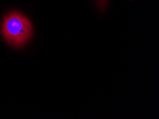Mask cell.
Here are the masks:
<instances>
[{
    "instance_id": "1",
    "label": "cell",
    "mask_w": 159,
    "mask_h": 119,
    "mask_svg": "<svg viewBox=\"0 0 159 119\" xmlns=\"http://www.w3.org/2000/svg\"><path fill=\"white\" fill-rule=\"evenodd\" d=\"M2 33L9 45L20 48L30 40L33 34L30 20L17 11L10 12L3 19Z\"/></svg>"
},
{
    "instance_id": "2",
    "label": "cell",
    "mask_w": 159,
    "mask_h": 119,
    "mask_svg": "<svg viewBox=\"0 0 159 119\" xmlns=\"http://www.w3.org/2000/svg\"><path fill=\"white\" fill-rule=\"evenodd\" d=\"M94 1L100 12H103L108 7L110 0H94Z\"/></svg>"
}]
</instances>
